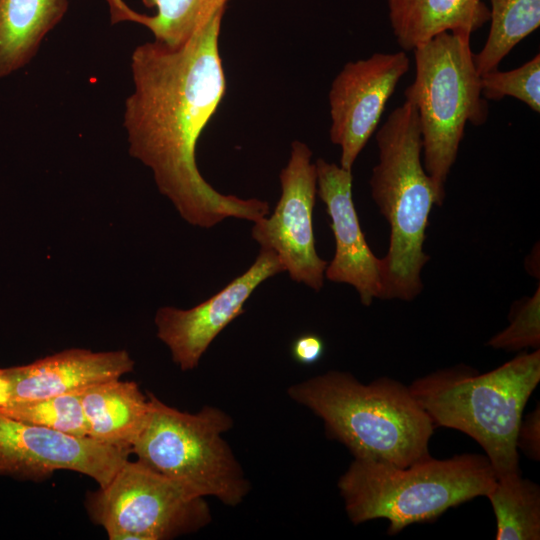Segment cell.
Masks as SVG:
<instances>
[{"label":"cell","mask_w":540,"mask_h":540,"mask_svg":"<svg viewBox=\"0 0 540 540\" xmlns=\"http://www.w3.org/2000/svg\"><path fill=\"white\" fill-rule=\"evenodd\" d=\"M378 163L369 181L371 195L390 227L387 254L381 258V299L412 301L423 289L421 272L429 215L441 206L422 162V138L411 102L396 107L376 133Z\"/></svg>","instance_id":"cell-3"},{"label":"cell","mask_w":540,"mask_h":540,"mask_svg":"<svg viewBox=\"0 0 540 540\" xmlns=\"http://www.w3.org/2000/svg\"><path fill=\"white\" fill-rule=\"evenodd\" d=\"M325 352L323 339L314 333H305L298 336L291 345L293 359L303 365H312L318 362Z\"/></svg>","instance_id":"cell-25"},{"label":"cell","mask_w":540,"mask_h":540,"mask_svg":"<svg viewBox=\"0 0 540 540\" xmlns=\"http://www.w3.org/2000/svg\"><path fill=\"white\" fill-rule=\"evenodd\" d=\"M288 395L320 417L354 458L407 467L429 455L434 425L409 387L397 381L363 384L349 373L329 371L293 384Z\"/></svg>","instance_id":"cell-2"},{"label":"cell","mask_w":540,"mask_h":540,"mask_svg":"<svg viewBox=\"0 0 540 540\" xmlns=\"http://www.w3.org/2000/svg\"><path fill=\"white\" fill-rule=\"evenodd\" d=\"M280 258L260 248L254 263L219 292L190 309L165 306L157 310V337L168 347L181 370L196 368L217 335L244 312V304L265 280L284 272Z\"/></svg>","instance_id":"cell-12"},{"label":"cell","mask_w":540,"mask_h":540,"mask_svg":"<svg viewBox=\"0 0 540 540\" xmlns=\"http://www.w3.org/2000/svg\"><path fill=\"white\" fill-rule=\"evenodd\" d=\"M496 481L486 456L421 458L407 467L354 458L338 488L349 519L360 524L384 518L389 534L432 521L447 509L486 496Z\"/></svg>","instance_id":"cell-5"},{"label":"cell","mask_w":540,"mask_h":540,"mask_svg":"<svg viewBox=\"0 0 540 540\" xmlns=\"http://www.w3.org/2000/svg\"><path fill=\"white\" fill-rule=\"evenodd\" d=\"M148 397V417L132 447L137 460L195 496L240 504L250 484L222 436L233 426L230 415L213 406L187 413Z\"/></svg>","instance_id":"cell-7"},{"label":"cell","mask_w":540,"mask_h":540,"mask_svg":"<svg viewBox=\"0 0 540 540\" xmlns=\"http://www.w3.org/2000/svg\"><path fill=\"white\" fill-rule=\"evenodd\" d=\"M154 15L133 11L123 0H108L112 23L133 21L147 27L156 42L170 48L181 46L227 0H141Z\"/></svg>","instance_id":"cell-18"},{"label":"cell","mask_w":540,"mask_h":540,"mask_svg":"<svg viewBox=\"0 0 540 540\" xmlns=\"http://www.w3.org/2000/svg\"><path fill=\"white\" fill-rule=\"evenodd\" d=\"M68 6V0H0V78L32 60Z\"/></svg>","instance_id":"cell-17"},{"label":"cell","mask_w":540,"mask_h":540,"mask_svg":"<svg viewBox=\"0 0 540 540\" xmlns=\"http://www.w3.org/2000/svg\"><path fill=\"white\" fill-rule=\"evenodd\" d=\"M80 400L89 438L132 453L148 417V394L117 378L81 390Z\"/></svg>","instance_id":"cell-15"},{"label":"cell","mask_w":540,"mask_h":540,"mask_svg":"<svg viewBox=\"0 0 540 540\" xmlns=\"http://www.w3.org/2000/svg\"><path fill=\"white\" fill-rule=\"evenodd\" d=\"M389 19L398 45L413 50L445 31L469 33L489 20L483 0H387Z\"/></svg>","instance_id":"cell-16"},{"label":"cell","mask_w":540,"mask_h":540,"mask_svg":"<svg viewBox=\"0 0 540 540\" xmlns=\"http://www.w3.org/2000/svg\"><path fill=\"white\" fill-rule=\"evenodd\" d=\"M0 413L65 434L89 438L80 391L0 407Z\"/></svg>","instance_id":"cell-21"},{"label":"cell","mask_w":540,"mask_h":540,"mask_svg":"<svg viewBox=\"0 0 540 540\" xmlns=\"http://www.w3.org/2000/svg\"><path fill=\"white\" fill-rule=\"evenodd\" d=\"M539 380L536 349L484 374L458 368L437 371L414 381L409 390L434 426L457 429L477 441L499 478L521 472L517 435Z\"/></svg>","instance_id":"cell-4"},{"label":"cell","mask_w":540,"mask_h":540,"mask_svg":"<svg viewBox=\"0 0 540 540\" xmlns=\"http://www.w3.org/2000/svg\"><path fill=\"white\" fill-rule=\"evenodd\" d=\"M482 96L499 101L505 96L514 97L531 110L540 111V54L520 67L510 71H489L480 76Z\"/></svg>","instance_id":"cell-22"},{"label":"cell","mask_w":540,"mask_h":540,"mask_svg":"<svg viewBox=\"0 0 540 540\" xmlns=\"http://www.w3.org/2000/svg\"><path fill=\"white\" fill-rule=\"evenodd\" d=\"M510 324L487 343L495 349L517 351L539 349L540 345V287L530 297L514 304Z\"/></svg>","instance_id":"cell-23"},{"label":"cell","mask_w":540,"mask_h":540,"mask_svg":"<svg viewBox=\"0 0 540 540\" xmlns=\"http://www.w3.org/2000/svg\"><path fill=\"white\" fill-rule=\"evenodd\" d=\"M131 453L0 413V474L39 480L57 470L79 472L99 487L110 482Z\"/></svg>","instance_id":"cell-10"},{"label":"cell","mask_w":540,"mask_h":540,"mask_svg":"<svg viewBox=\"0 0 540 540\" xmlns=\"http://www.w3.org/2000/svg\"><path fill=\"white\" fill-rule=\"evenodd\" d=\"M86 508L110 540H165L211 520L205 498L139 460H127L108 484L90 493Z\"/></svg>","instance_id":"cell-8"},{"label":"cell","mask_w":540,"mask_h":540,"mask_svg":"<svg viewBox=\"0 0 540 540\" xmlns=\"http://www.w3.org/2000/svg\"><path fill=\"white\" fill-rule=\"evenodd\" d=\"M225 8L177 48L153 41L133 50L134 88L123 114L131 156L151 169L186 222L206 229L229 217L254 223L269 215L266 201L218 192L196 163L199 137L226 90L218 45Z\"/></svg>","instance_id":"cell-1"},{"label":"cell","mask_w":540,"mask_h":540,"mask_svg":"<svg viewBox=\"0 0 540 540\" xmlns=\"http://www.w3.org/2000/svg\"><path fill=\"white\" fill-rule=\"evenodd\" d=\"M312 151L295 140L287 165L281 170V196L270 216L254 222L251 235L260 248L272 250L290 278L315 291L324 284L328 262L315 247L313 209L317 174Z\"/></svg>","instance_id":"cell-9"},{"label":"cell","mask_w":540,"mask_h":540,"mask_svg":"<svg viewBox=\"0 0 540 540\" xmlns=\"http://www.w3.org/2000/svg\"><path fill=\"white\" fill-rule=\"evenodd\" d=\"M125 350L68 349L30 364L0 368V407L79 392L131 372Z\"/></svg>","instance_id":"cell-14"},{"label":"cell","mask_w":540,"mask_h":540,"mask_svg":"<svg viewBox=\"0 0 540 540\" xmlns=\"http://www.w3.org/2000/svg\"><path fill=\"white\" fill-rule=\"evenodd\" d=\"M490 31L483 48L474 54L481 76L498 69L504 57L540 25V0H489Z\"/></svg>","instance_id":"cell-20"},{"label":"cell","mask_w":540,"mask_h":540,"mask_svg":"<svg viewBox=\"0 0 540 540\" xmlns=\"http://www.w3.org/2000/svg\"><path fill=\"white\" fill-rule=\"evenodd\" d=\"M540 414L539 407L533 410L524 421H521L517 448H521L529 457L539 460L540 456Z\"/></svg>","instance_id":"cell-24"},{"label":"cell","mask_w":540,"mask_h":540,"mask_svg":"<svg viewBox=\"0 0 540 540\" xmlns=\"http://www.w3.org/2000/svg\"><path fill=\"white\" fill-rule=\"evenodd\" d=\"M409 67L410 60L404 51L377 52L346 63L334 78L328 96L329 134L331 142L341 149L342 168L352 171Z\"/></svg>","instance_id":"cell-11"},{"label":"cell","mask_w":540,"mask_h":540,"mask_svg":"<svg viewBox=\"0 0 540 540\" xmlns=\"http://www.w3.org/2000/svg\"><path fill=\"white\" fill-rule=\"evenodd\" d=\"M317 195L330 217L335 253L325 278L353 286L363 305L382 295L381 258L374 255L361 229L352 197V171L322 158L315 161Z\"/></svg>","instance_id":"cell-13"},{"label":"cell","mask_w":540,"mask_h":540,"mask_svg":"<svg viewBox=\"0 0 540 540\" xmlns=\"http://www.w3.org/2000/svg\"><path fill=\"white\" fill-rule=\"evenodd\" d=\"M470 37L445 31L415 47V78L404 91L417 110L423 166L442 203L467 123L480 126L488 118Z\"/></svg>","instance_id":"cell-6"},{"label":"cell","mask_w":540,"mask_h":540,"mask_svg":"<svg viewBox=\"0 0 540 540\" xmlns=\"http://www.w3.org/2000/svg\"><path fill=\"white\" fill-rule=\"evenodd\" d=\"M497 521V540L540 538V490L521 472L496 478L486 495Z\"/></svg>","instance_id":"cell-19"}]
</instances>
